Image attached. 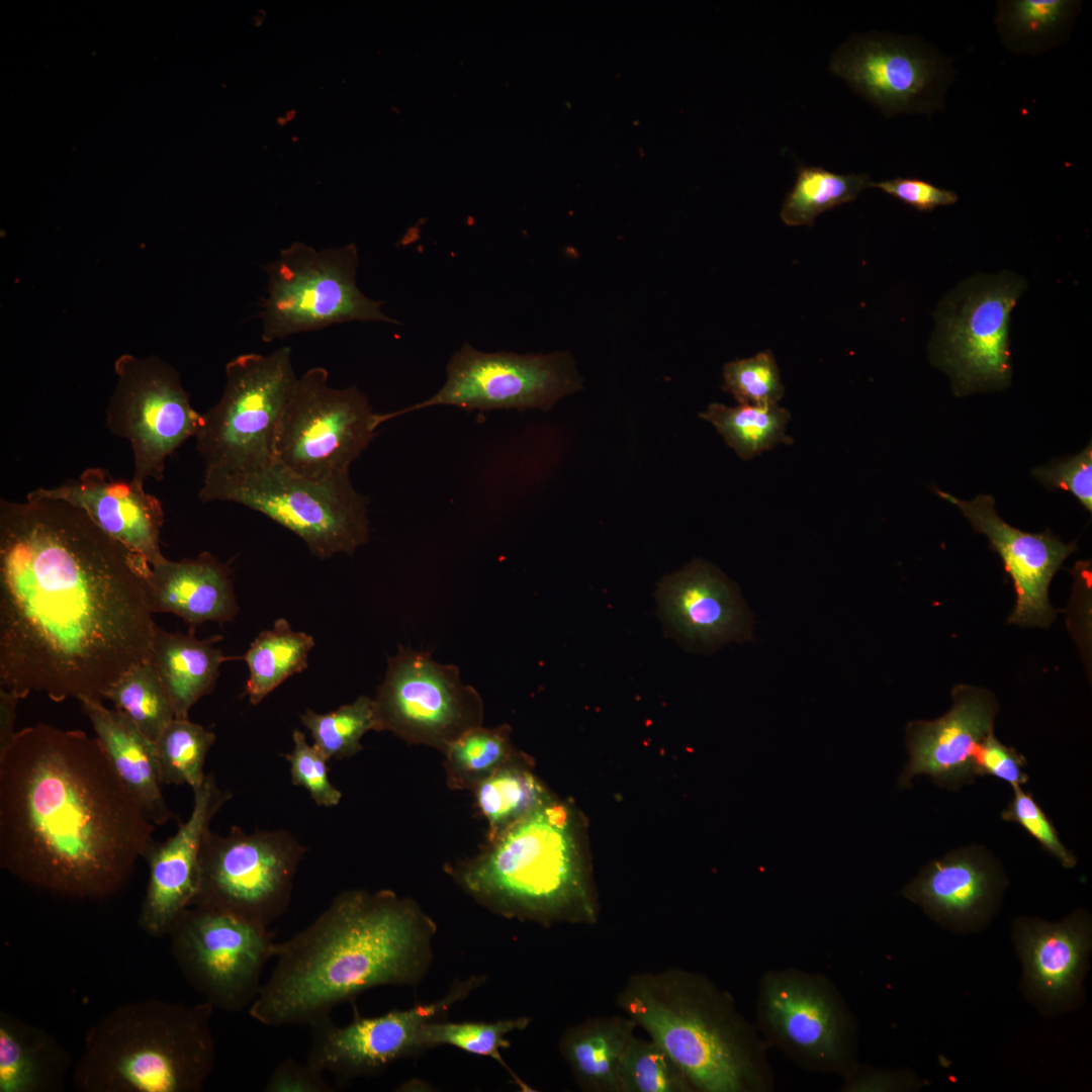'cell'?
<instances>
[{
    "label": "cell",
    "instance_id": "obj_1",
    "mask_svg": "<svg viewBox=\"0 0 1092 1092\" xmlns=\"http://www.w3.org/2000/svg\"><path fill=\"white\" fill-rule=\"evenodd\" d=\"M149 564L80 508L29 492L0 502V687L102 701L151 659Z\"/></svg>",
    "mask_w": 1092,
    "mask_h": 1092
},
{
    "label": "cell",
    "instance_id": "obj_2",
    "mask_svg": "<svg viewBox=\"0 0 1092 1092\" xmlns=\"http://www.w3.org/2000/svg\"><path fill=\"white\" fill-rule=\"evenodd\" d=\"M156 825L96 737L38 723L0 755V867L51 894H117L156 842Z\"/></svg>",
    "mask_w": 1092,
    "mask_h": 1092
},
{
    "label": "cell",
    "instance_id": "obj_3",
    "mask_svg": "<svg viewBox=\"0 0 1092 1092\" xmlns=\"http://www.w3.org/2000/svg\"><path fill=\"white\" fill-rule=\"evenodd\" d=\"M436 924L392 891L349 890L278 943L274 969L249 1008L270 1027L311 1025L379 986H412L432 960Z\"/></svg>",
    "mask_w": 1092,
    "mask_h": 1092
},
{
    "label": "cell",
    "instance_id": "obj_4",
    "mask_svg": "<svg viewBox=\"0 0 1092 1092\" xmlns=\"http://www.w3.org/2000/svg\"><path fill=\"white\" fill-rule=\"evenodd\" d=\"M617 1005L673 1059L695 1091H774L767 1045L734 998L707 976L679 968L635 974Z\"/></svg>",
    "mask_w": 1092,
    "mask_h": 1092
},
{
    "label": "cell",
    "instance_id": "obj_5",
    "mask_svg": "<svg viewBox=\"0 0 1092 1092\" xmlns=\"http://www.w3.org/2000/svg\"><path fill=\"white\" fill-rule=\"evenodd\" d=\"M214 1008L144 999L120 1005L88 1030L72 1071L81 1092H200L216 1059Z\"/></svg>",
    "mask_w": 1092,
    "mask_h": 1092
},
{
    "label": "cell",
    "instance_id": "obj_6",
    "mask_svg": "<svg viewBox=\"0 0 1092 1092\" xmlns=\"http://www.w3.org/2000/svg\"><path fill=\"white\" fill-rule=\"evenodd\" d=\"M446 871L476 902L507 918L543 924L596 918L573 817L552 799Z\"/></svg>",
    "mask_w": 1092,
    "mask_h": 1092
},
{
    "label": "cell",
    "instance_id": "obj_7",
    "mask_svg": "<svg viewBox=\"0 0 1092 1092\" xmlns=\"http://www.w3.org/2000/svg\"><path fill=\"white\" fill-rule=\"evenodd\" d=\"M198 496L263 514L300 537L322 559L352 555L369 539V499L353 487L349 473L311 478L272 459L243 471L204 472Z\"/></svg>",
    "mask_w": 1092,
    "mask_h": 1092
},
{
    "label": "cell",
    "instance_id": "obj_8",
    "mask_svg": "<svg viewBox=\"0 0 1092 1092\" xmlns=\"http://www.w3.org/2000/svg\"><path fill=\"white\" fill-rule=\"evenodd\" d=\"M755 1026L802 1070L844 1078L857 1065L858 1023L835 983L796 968L759 979Z\"/></svg>",
    "mask_w": 1092,
    "mask_h": 1092
},
{
    "label": "cell",
    "instance_id": "obj_9",
    "mask_svg": "<svg viewBox=\"0 0 1092 1092\" xmlns=\"http://www.w3.org/2000/svg\"><path fill=\"white\" fill-rule=\"evenodd\" d=\"M355 244L316 250L294 242L266 268L267 297L260 312L264 342L348 322L400 323L386 316L382 301L356 284Z\"/></svg>",
    "mask_w": 1092,
    "mask_h": 1092
},
{
    "label": "cell",
    "instance_id": "obj_10",
    "mask_svg": "<svg viewBox=\"0 0 1092 1092\" xmlns=\"http://www.w3.org/2000/svg\"><path fill=\"white\" fill-rule=\"evenodd\" d=\"M296 377L291 349L248 353L225 366L220 399L206 413L196 438L205 472H236L273 459V442Z\"/></svg>",
    "mask_w": 1092,
    "mask_h": 1092
},
{
    "label": "cell",
    "instance_id": "obj_11",
    "mask_svg": "<svg viewBox=\"0 0 1092 1092\" xmlns=\"http://www.w3.org/2000/svg\"><path fill=\"white\" fill-rule=\"evenodd\" d=\"M1025 289V280L1010 271L978 274L938 303L931 355L959 392L1009 383L1011 313Z\"/></svg>",
    "mask_w": 1092,
    "mask_h": 1092
},
{
    "label": "cell",
    "instance_id": "obj_12",
    "mask_svg": "<svg viewBox=\"0 0 1092 1092\" xmlns=\"http://www.w3.org/2000/svg\"><path fill=\"white\" fill-rule=\"evenodd\" d=\"M168 936L186 982L214 1009L225 1012L250 1008L278 944L267 926L205 904L186 909Z\"/></svg>",
    "mask_w": 1092,
    "mask_h": 1092
},
{
    "label": "cell",
    "instance_id": "obj_13",
    "mask_svg": "<svg viewBox=\"0 0 1092 1092\" xmlns=\"http://www.w3.org/2000/svg\"><path fill=\"white\" fill-rule=\"evenodd\" d=\"M329 372L312 367L297 378L278 423L273 459L311 478L349 473L379 426L356 387L333 388Z\"/></svg>",
    "mask_w": 1092,
    "mask_h": 1092
},
{
    "label": "cell",
    "instance_id": "obj_14",
    "mask_svg": "<svg viewBox=\"0 0 1092 1092\" xmlns=\"http://www.w3.org/2000/svg\"><path fill=\"white\" fill-rule=\"evenodd\" d=\"M306 848L286 830L225 835L208 832L200 854V887L194 904L232 911L269 927L288 909L293 882Z\"/></svg>",
    "mask_w": 1092,
    "mask_h": 1092
},
{
    "label": "cell",
    "instance_id": "obj_15",
    "mask_svg": "<svg viewBox=\"0 0 1092 1092\" xmlns=\"http://www.w3.org/2000/svg\"><path fill=\"white\" fill-rule=\"evenodd\" d=\"M373 703L375 731H390L411 744L443 753L483 722L482 699L462 681L456 665L407 647H399L388 658Z\"/></svg>",
    "mask_w": 1092,
    "mask_h": 1092
},
{
    "label": "cell",
    "instance_id": "obj_16",
    "mask_svg": "<svg viewBox=\"0 0 1092 1092\" xmlns=\"http://www.w3.org/2000/svg\"><path fill=\"white\" fill-rule=\"evenodd\" d=\"M117 382L106 408V426L129 442L132 481L164 478L166 460L202 423L177 371L157 357L121 355L114 363Z\"/></svg>",
    "mask_w": 1092,
    "mask_h": 1092
},
{
    "label": "cell",
    "instance_id": "obj_17",
    "mask_svg": "<svg viewBox=\"0 0 1092 1092\" xmlns=\"http://www.w3.org/2000/svg\"><path fill=\"white\" fill-rule=\"evenodd\" d=\"M580 386L573 360L566 352L485 353L465 344L451 356L446 382L437 393L403 410L379 415V422L435 405H454L467 411H548Z\"/></svg>",
    "mask_w": 1092,
    "mask_h": 1092
},
{
    "label": "cell",
    "instance_id": "obj_18",
    "mask_svg": "<svg viewBox=\"0 0 1092 1092\" xmlns=\"http://www.w3.org/2000/svg\"><path fill=\"white\" fill-rule=\"evenodd\" d=\"M830 68L887 116L941 109L954 78L951 62L933 46L886 34L853 37Z\"/></svg>",
    "mask_w": 1092,
    "mask_h": 1092
},
{
    "label": "cell",
    "instance_id": "obj_19",
    "mask_svg": "<svg viewBox=\"0 0 1092 1092\" xmlns=\"http://www.w3.org/2000/svg\"><path fill=\"white\" fill-rule=\"evenodd\" d=\"M480 982L477 977L460 982L444 998L410 1009L391 1010L373 1017L356 1014L345 1025H338L330 1015L325 1016L310 1025L306 1061L342 1083L377 1074L422 1050L420 1034L424 1025L464 998Z\"/></svg>",
    "mask_w": 1092,
    "mask_h": 1092
},
{
    "label": "cell",
    "instance_id": "obj_20",
    "mask_svg": "<svg viewBox=\"0 0 1092 1092\" xmlns=\"http://www.w3.org/2000/svg\"><path fill=\"white\" fill-rule=\"evenodd\" d=\"M189 818L164 842H155L146 856L149 880L141 905L139 926L153 937L168 936L181 914L192 906L200 887V854L210 823L231 794L213 774L193 791Z\"/></svg>",
    "mask_w": 1092,
    "mask_h": 1092
},
{
    "label": "cell",
    "instance_id": "obj_21",
    "mask_svg": "<svg viewBox=\"0 0 1092 1092\" xmlns=\"http://www.w3.org/2000/svg\"><path fill=\"white\" fill-rule=\"evenodd\" d=\"M953 706L933 721H913L906 728L909 759L898 778V788H911L919 775L929 776L941 788L956 790L977 778L975 756L993 732L998 710L990 693L969 686L952 691Z\"/></svg>",
    "mask_w": 1092,
    "mask_h": 1092
},
{
    "label": "cell",
    "instance_id": "obj_22",
    "mask_svg": "<svg viewBox=\"0 0 1092 1092\" xmlns=\"http://www.w3.org/2000/svg\"><path fill=\"white\" fill-rule=\"evenodd\" d=\"M945 500L958 507L973 528L986 535L991 548L1002 558L1013 580L1016 603L1009 623L1048 627L1056 617L1049 601V586L1064 560L1073 553L1075 543L1065 544L1054 534H1032L1004 522L996 513L991 495H978L967 502L935 489Z\"/></svg>",
    "mask_w": 1092,
    "mask_h": 1092
},
{
    "label": "cell",
    "instance_id": "obj_23",
    "mask_svg": "<svg viewBox=\"0 0 1092 1092\" xmlns=\"http://www.w3.org/2000/svg\"><path fill=\"white\" fill-rule=\"evenodd\" d=\"M29 493L80 508L102 531L150 566L166 558L160 546L165 517L162 504L132 480L114 479L104 469L90 467L76 479Z\"/></svg>",
    "mask_w": 1092,
    "mask_h": 1092
},
{
    "label": "cell",
    "instance_id": "obj_24",
    "mask_svg": "<svg viewBox=\"0 0 1092 1092\" xmlns=\"http://www.w3.org/2000/svg\"><path fill=\"white\" fill-rule=\"evenodd\" d=\"M1003 885L998 863L972 845L928 862L901 895L944 925L973 929L990 917Z\"/></svg>",
    "mask_w": 1092,
    "mask_h": 1092
},
{
    "label": "cell",
    "instance_id": "obj_25",
    "mask_svg": "<svg viewBox=\"0 0 1092 1092\" xmlns=\"http://www.w3.org/2000/svg\"><path fill=\"white\" fill-rule=\"evenodd\" d=\"M1014 934L1032 997L1056 1006L1071 1001L1079 992L1091 945L1088 915L1077 911L1059 923L1019 919Z\"/></svg>",
    "mask_w": 1092,
    "mask_h": 1092
},
{
    "label": "cell",
    "instance_id": "obj_26",
    "mask_svg": "<svg viewBox=\"0 0 1092 1092\" xmlns=\"http://www.w3.org/2000/svg\"><path fill=\"white\" fill-rule=\"evenodd\" d=\"M665 618L685 638L704 644L750 637V626L737 593L712 566L697 561L660 585Z\"/></svg>",
    "mask_w": 1092,
    "mask_h": 1092
},
{
    "label": "cell",
    "instance_id": "obj_27",
    "mask_svg": "<svg viewBox=\"0 0 1092 1092\" xmlns=\"http://www.w3.org/2000/svg\"><path fill=\"white\" fill-rule=\"evenodd\" d=\"M228 565L209 552L196 558L163 561L141 571L142 581L152 613H172L189 625L214 621L225 623L238 614Z\"/></svg>",
    "mask_w": 1092,
    "mask_h": 1092
},
{
    "label": "cell",
    "instance_id": "obj_28",
    "mask_svg": "<svg viewBox=\"0 0 1092 1092\" xmlns=\"http://www.w3.org/2000/svg\"><path fill=\"white\" fill-rule=\"evenodd\" d=\"M80 703L111 765L141 809L156 826L169 822L174 813L162 793L155 742L102 701L82 699Z\"/></svg>",
    "mask_w": 1092,
    "mask_h": 1092
},
{
    "label": "cell",
    "instance_id": "obj_29",
    "mask_svg": "<svg viewBox=\"0 0 1092 1092\" xmlns=\"http://www.w3.org/2000/svg\"><path fill=\"white\" fill-rule=\"evenodd\" d=\"M74 1065L48 1031L1 1011L0 1092L63 1091Z\"/></svg>",
    "mask_w": 1092,
    "mask_h": 1092
},
{
    "label": "cell",
    "instance_id": "obj_30",
    "mask_svg": "<svg viewBox=\"0 0 1092 1092\" xmlns=\"http://www.w3.org/2000/svg\"><path fill=\"white\" fill-rule=\"evenodd\" d=\"M222 636L203 640L193 633L168 632L155 626L151 661L161 678L173 707L175 718L188 719L193 705L209 694L219 674L220 665L243 656H225L214 645Z\"/></svg>",
    "mask_w": 1092,
    "mask_h": 1092
},
{
    "label": "cell",
    "instance_id": "obj_31",
    "mask_svg": "<svg viewBox=\"0 0 1092 1092\" xmlns=\"http://www.w3.org/2000/svg\"><path fill=\"white\" fill-rule=\"evenodd\" d=\"M637 1024L629 1016L587 1019L568 1028L560 1052L580 1089L619 1092L618 1069Z\"/></svg>",
    "mask_w": 1092,
    "mask_h": 1092
},
{
    "label": "cell",
    "instance_id": "obj_32",
    "mask_svg": "<svg viewBox=\"0 0 1092 1092\" xmlns=\"http://www.w3.org/2000/svg\"><path fill=\"white\" fill-rule=\"evenodd\" d=\"M1080 10L1074 0L999 1L996 30L1009 52L1033 57L1063 44Z\"/></svg>",
    "mask_w": 1092,
    "mask_h": 1092
},
{
    "label": "cell",
    "instance_id": "obj_33",
    "mask_svg": "<svg viewBox=\"0 0 1092 1092\" xmlns=\"http://www.w3.org/2000/svg\"><path fill=\"white\" fill-rule=\"evenodd\" d=\"M313 646L312 636L292 630L285 619L261 632L243 655L250 672L245 694L251 704L258 705L289 676L306 669Z\"/></svg>",
    "mask_w": 1092,
    "mask_h": 1092
},
{
    "label": "cell",
    "instance_id": "obj_34",
    "mask_svg": "<svg viewBox=\"0 0 1092 1092\" xmlns=\"http://www.w3.org/2000/svg\"><path fill=\"white\" fill-rule=\"evenodd\" d=\"M524 760L505 765L472 791L477 810L487 821V841L551 799Z\"/></svg>",
    "mask_w": 1092,
    "mask_h": 1092
},
{
    "label": "cell",
    "instance_id": "obj_35",
    "mask_svg": "<svg viewBox=\"0 0 1092 1092\" xmlns=\"http://www.w3.org/2000/svg\"><path fill=\"white\" fill-rule=\"evenodd\" d=\"M448 788L473 791L481 782L507 764L524 759L511 741V727L473 728L444 752Z\"/></svg>",
    "mask_w": 1092,
    "mask_h": 1092
},
{
    "label": "cell",
    "instance_id": "obj_36",
    "mask_svg": "<svg viewBox=\"0 0 1092 1092\" xmlns=\"http://www.w3.org/2000/svg\"><path fill=\"white\" fill-rule=\"evenodd\" d=\"M700 417L710 422L739 457L750 460L780 443L792 440L786 434L790 413L778 403L735 407L712 403Z\"/></svg>",
    "mask_w": 1092,
    "mask_h": 1092
},
{
    "label": "cell",
    "instance_id": "obj_37",
    "mask_svg": "<svg viewBox=\"0 0 1092 1092\" xmlns=\"http://www.w3.org/2000/svg\"><path fill=\"white\" fill-rule=\"evenodd\" d=\"M115 710L156 741L175 718L172 704L151 659L133 665L105 692Z\"/></svg>",
    "mask_w": 1092,
    "mask_h": 1092
},
{
    "label": "cell",
    "instance_id": "obj_38",
    "mask_svg": "<svg viewBox=\"0 0 1092 1092\" xmlns=\"http://www.w3.org/2000/svg\"><path fill=\"white\" fill-rule=\"evenodd\" d=\"M872 182L868 174L840 175L821 167L801 165L783 204L781 218L787 225L810 226L820 213L853 201Z\"/></svg>",
    "mask_w": 1092,
    "mask_h": 1092
},
{
    "label": "cell",
    "instance_id": "obj_39",
    "mask_svg": "<svg viewBox=\"0 0 1092 1092\" xmlns=\"http://www.w3.org/2000/svg\"><path fill=\"white\" fill-rule=\"evenodd\" d=\"M214 741V733L203 726L174 718L155 741L162 783L188 785L193 791L201 787L206 779L204 761Z\"/></svg>",
    "mask_w": 1092,
    "mask_h": 1092
},
{
    "label": "cell",
    "instance_id": "obj_40",
    "mask_svg": "<svg viewBox=\"0 0 1092 1092\" xmlns=\"http://www.w3.org/2000/svg\"><path fill=\"white\" fill-rule=\"evenodd\" d=\"M619 1092H695L673 1059L651 1038L634 1035L618 1069Z\"/></svg>",
    "mask_w": 1092,
    "mask_h": 1092
},
{
    "label": "cell",
    "instance_id": "obj_41",
    "mask_svg": "<svg viewBox=\"0 0 1092 1092\" xmlns=\"http://www.w3.org/2000/svg\"><path fill=\"white\" fill-rule=\"evenodd\" d=\"M300 718L329 760L355 755L362 749L363 735L375 730L373 699L366 696L326 714L307 710Z\"/></svg>",
    "mask_w": 1092,
    "mask_h": 1092
},
{
    "label": "cell",
    "instance_id": "obj_42",
    "mask_svg": "<svg viewBox=\"0 0 1092 1092\" xmlns=\"http://www.w3.org/2000/svg\"><path fill=\"white\" fill-rule=\"evenodd\" d=\"M528 1017L503 1019L493 1022H435L424 1025L420 1034L421 1049L447 1044L471 1055L488 1057L506 1069L502 1050L510 1048L508 1034L525 1029Z\"/></svg>",
    "mask_w": 1092,
    "mask_h": 1092
},
{
    "label": "cell",
    "instance_id": "obj_43",
    "mask_svg": "<svg viewBox=\"0 0 1092 1092\" xmlns=\"http://www.w3.org/2000/svg\"><path fill=\"white\" fill-rule=\"evenodd\" d=\"M724 388L739 404L778 403L784 395L780 370L771 352L725 364Z\"/></svg>",
    "mask_w": 1092,
    "mask_h": 1092
},
{
    "label": "cell",
    "instance_id": "obj_44",
    "mask_svg": "<svg viewBox=\"0 0 1092 1092\" xmlns=\"http://www.w3.org/2000/svg\"><path fill=\"white\" fill-rule=\"evenodd\" d=\"M293 749L284 754L290 765L292 784L305 789L314 803L322 807L337 806L342 793L330 781L328 758L305 735L295 729L292 734Z\"/></svg>",
    "mask_w": 1092,
    "mask_h": 1092
},
{
    "label": "cell",
    "instance_id": "obj_45",
    "mask_svg": "<svg viewBox=\"0 0 1092 1092\" xmlns=\"http://www.w3.org/2000/svg\"><path fill=\"white\" fill-rule=\"evenodd\" d=\"M1004 821L1019 824L1041 848L1058 859L1066 869H1072L1077 857L1061 841L1056 827L1029 792L1013 788V797L1001 813Z\"/></svg>",
    "mask_w": 1092,
    "mask_h": 1092
},
{
    "label": "cell",
    "instance_id": "obj_46",
    "mask_svg": "<svg viewBox=\"0 0 1092 1092\" xmlns=\"http://www.w3.org/2000/svg\"><path fill=\"white\" fill-rule=\"evenodd\" d=\"M1032 474L1052 488L1073 493L1089 512L1092 511V446L1079 454L1048 467H1037Z\"/></svg>",
    "mask_w": 1092,
    "mask_h": 1092
},
{
    "label": "cell",
    "instance_id": "obj_47",
    "mask_svg": "<svg viewBox=\"0 0 1092 1092\" xmlns=\"http://www.w3.org/2000/svg\"><path fill=\"white\" fill-rule=\"evenodd\" d=\"M1026 762L1021 753L1001 743L992 732L983 740L977 751L975 772L977 777H995L1012 788H1016L1028 781V776L1023 770Z\"/></svg>",
    "mask_w": 1092,
    "mask_h": 1092
},
{
    "label": "cell",
    "instance_id": "obj_48",
    "mask_svg": "<svg viewBox=\"0 0 1092 1092\" xmlns=\"http://www.w3.org/2000/svg\"><path fill=\"white\" fill-rule=\"evenodd\" d=\"M871 187L879 188L919 211H931L939 206L954 204L959 200L954 191L937 187L919 178L898 177L872 182Z\"/></svg>",
    "mask_w": 1092,
    "mask_h": 1092
},
{
    "label": "cell",
    "instance_id": "obj_49",
    "mask_svg": "<svg viewBox=\"0 0 1092 1092\" xmlns=\"http://www.w3.org/2000/svg\"><path fill=\"white\" fill-rule=\"evenodd\" d=\"M335 1087L325 1073L307 1061L300 1063L287 1058L275 1066L264 1087L265 1092H332Z\"/></svg>",
    "mask_w": 1092,
    "mask_h": 1092
},
{
    "label": "cell",
    "instance_id": "obj_50",
    "mask_svg": "<svg viewBox=\"0 0 1092 1092\" xmlns=\"http://www.w3.org/2000/svg\"><path fill=\"white\" fill-rule=\"evenodd\" d=\"M842 1079L843 1092L907 1090L914 1083L907 1072L878 1070L859 1063Z\"/></svg>",
    "mask_w": 1092,
    "mask_h": 1092
},
{
    "label": "cell",
    "instance_id": "obj_51",
    "mask_svg": "<svg viewBox=\"0 0 1092 1092\" xmlns=\"http://www.w3.org/2000/svg\"><path fill=\"white\" fill-rule=\"evenodd\" d=\"M19 700L12 692L0 688V755L6 752L17 733L14 723Z\"/></svg>",
    "mask_w": 1092,
    "mask_h": 1092
}]
</instances>
